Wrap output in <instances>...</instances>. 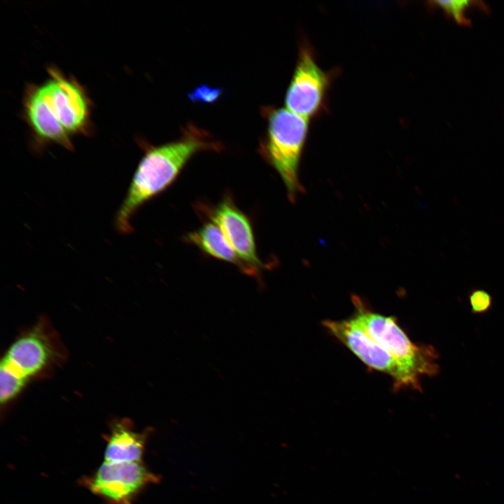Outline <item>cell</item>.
I'll list each match as a JSON object with an SVG mask.
<instances>
[{
    "label": "cell",
    "mask_w": 504,
    "mask_h": 504,
    "mask_svg": "<svg viewBox=\"0 0 504 504\" xmlns=\"http://www.w3.org/2000/svg\"><path fill=\"white\" fill-rule=\"evenodd\" d=\"M178 139L145 150L115 218L118 232L133 231L131 219L146 202L166 190L189 160L201 151H220L223 145L206 130L188 123Z\"/></svg>",
    "instance_id": "1"
},
{
    "label": "cell",
    "mask_w": 504,
    "mask_h": 504,
    "mask_svg": "<svg viewBox=\"0 0 504 504\" xmlns=\"http://www.w3.org/2000/svg\"><path fill=\"white\" fill-rule=\"evenodd\" d=\"M43 84L29 89L24 104L28 123L40 140L72 150L71 137L83 133L90 104L81 86L55 69Z\"/></svg>",
    "instance_id": "2"
},
{
    "label": "cell",
    "mask_w": 504,
    "mask_h": 504,
    "mask_svg": "<svg viewBox=\"0 0 504 504\" xmlns=\"http://www.w3.org/2000/svg\"><path fill=\"white\" fill-rule=\"evenodd\" d=\"M353 316L368 334L393 358L400 372L402 388L422 391L424 376L438 374V354L431 345L413 342L398 325L396 318L374 312L359 296L351 297Z\"/></svg>",
    "instance_id": "3"
},
{
    "label": "cell",
    "mask_w": 504,
    "mask_h": 504,
    "mask_svg": "<svg viewBox=\"0 0 504 504\" xmlns=\"http://www.w3.org/2000/svg\"><path fill=\"white\" fill-rule=\"evenodd\" d=\"M64 354L56 332L45 319L19 336L1 361V403L13 399L28 382L61 362Z\"/></svg>",
    "instance_id": "4"
},
{
    "label": "cell",
    "mask_w": 504,
    "mask_h": 504,
    "mask_svg": "<svg viewBox=\"0 0 504 504\" xmlns=\"http://www.w3.org/2000/svg\"><path fill=\"white\" fill-rule=\"evenodd\" d=\"M261 113L267 124L259 153L279 174L288 197L294 202L302 190L298 170L309 134V120L283 107L264 106Z\"/></svg>",
    "instance_id": "5"
},
{
    "label": "cell",
    "mask_w": 504,
    "mask_h": 504,
    "mask_svg": "<svg viewBox=\"0 0 504 504\" xmlns=\"http://www.w3.org/2000/svg\"><path fill=\"white\" fill-rule=\"evenodd\" d=\"M332 78L317 63L311 46L302 41L286 92V108L307 120L319 116L327 108Z\"/></svg>",
    "instance_id": "6"
},
{
    "label": "cell",
    "mask_w": 504,
    "mask_h": 504,
    "mask_svg": "<svg viewBox=\"0 0 504 504\" xmlns=\"http://www.w3.org/2000/svg\"><path fill=\"white\" fill-rule=\"evenodd\" d=\"M158 480L141 462L104 461L89 479L88 487L113 504H131L140 490Z\"/></svg>",
    "instance_id": "7"
},
{
    "label": "cell",
    "mask_w": 504,
    "mask_h": 504,
    "mask_svg": "<svg viewBox=\"0 0 504 504\" xmlns=\"http://www.w3.org/2000/svg\"><path fill=\"white\" fill-rule=\"evenodd\" d=\"M325 328L355 354L370 370L384 372L393 379L394 390L402 388V379L393 358L365 330L354 316L325 320Z\"/></svg>",
    "instance_id": "8"
},
{
    "label": "cell",
    "mask_w": 504,
    "mask_h": 504,
    "mask_svg": "<svg viewBox=\"0 0 504 504\" xmlns=\"http://www.w3.org/2000/svg\"><path fill=\"white\" fill-rule=\"evenodd\" d=\"M197 208L218 225L239 256L258 274L266 267L260 258L251 223L230 196L216 205L201 204Z\"/></svg>",
    "instance_id": "9"
},
{
    "label": "cell",
    "mask_w": 504,
    "mask_h": 504,
    "mask_svg": "<svg viewBox=\"0 0 504 504\" xmlns=\"http://www.w3.org/2000/svg\"><path fill=\"white\" fill-rule=\"evenodd\" d=\"M184 241L197 246L209 256L234 265L244 274L251 276L258 274L239 256L220 227L211 221L186 234Z\"/></svg>",
    "instance_id": "10"
},
{
    "label": "cell",
    "mask_w": 504,
    "mask_h": 504,
    "mask_svg": "<svg viewBox=\"0 0 504 504\" xmlns=\"http://www.w3.org/2000/svg\"><path fill=\"white\" fill-rule=\"evenodd\" d=\"M145 442V434L132 430L125 423H117L112 428L107 439L104 461L140 462Z\"/></svg>",
    "instance_id": "11"
},
{
    "label": "cell",
    "mask_w": 504,
    "mask_h": 504,
    "mask_svg": "<svg viewBox=\"0 0 504 504\" xmlns=\"http://www.w3.org/2000/svg\"><path fill=\"white\" fill-rule=\"evenodd\" d=\"M479 1H430V6L439 8L449 18H451L457 24L463 26H470V21L465 13L472 7L477 6Z\"/></svg>",
    "instance_id": "12"
},
{
    "label": "cell",
    "mask_w": 504,
    "mask_h": 504,
    "mask_svg": "<svg viewBox=\"0 0 504 504\" xmlns=\"http://www.w3.org/2000/svg\"><path fill=\"white\" fill-rule=\"evenodd\" d=\"M223 91L221 87L200 84L188 93V98L193 103L214 104L223 95Z\"/></svg>",
    "instance_id": "13"
},
{
    "label": "cell",
    "mask_w": 504,
    "mask_h": 504,
    "mask_svg": "<svg viewBox=\"0 0 504 504\" xmlns=\"http://www.w3.org/2000/svg\"><path fill=\"white\" fill-rule=\"evenodd\" d=\"M468 300L471 311L474 314L484 313L489 309L492 304L491 295L482 289L472 290L468 295Z\"/></svg>",
    "instance_id": "14"
}]
</instances>
